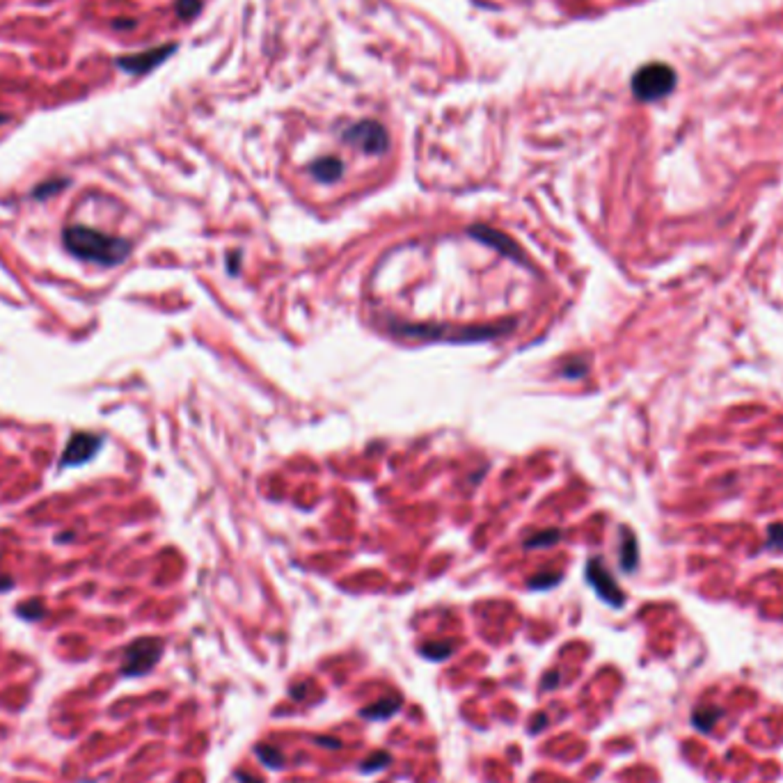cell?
<instances>
[{"mask_svg":"<svg viewBox=\"0 0 783 783\" xmlns=\"http://www.w3.org/2000/svg\"><path fill=\"white\" fill-rule=\"evenodd\" d=\"M559 536H561V534L556 532V529H547V532H543V534L532 536L525 545H527V547H547V545H554L556 541H559Z\"/></svg>","mask_w":783,"mask_h":783,"instance_id":"cell-17","label":"cell"},{"mask_svg":"<svg viewBox=\"0 0 783 783\" xmlns=\"http://www.w3.org/2000/svg\"><path fill=\"white\" fill-rule=\"evenodd\" d=\"M135 21L133 19H117V21H112V28H135Z\"/></svg>","mask_w":783,"mask_h":783,"instance_id":"cell-23","label":"cell"},{"mask_svg":"<svg viewBox=\"0 0 783 783\" xmlns=\"http://www.w3.org/2000/svg\"><path fill=\"white\" fill-rule=\"evenodd\" d=\"M103 435L101 433H83L78 431L72 438L67 440L65 454L60 458V465L62 467H81L87 460H92L99 454L103 447Z\"/></svg>","mask_w":783,"mask_h":783,"instance_id":"cell-6","label":"cell"},{"mask_svg":"<svg viewBox=\"0 0 783 783\" xmlns=\"http://www.w3.org/2000/svg\"><path fill=\"white\" fill-rule=\"evenodd\" d=\"M344 140L348 145L358 147V149L364 152V154H376V156L385 154L387 145H389L387 130L382 128V124L371 121V119H362V121H358V124H353L344 133Z\"/></svg>","mask_w":783,"mask_h":783,"instance_id":"cell-4","label":"cell"},{"mask_svg":"<svg viewBox=\"0 0 783 783\" xmlns=\"http://www.w3.org/2000/svg\"><path fill=\"white\" fill-rule=\"evenodd\" d=\"M559 580H561V575H554V573H552L550 577H536V580H532V582H529V587H532V589H550Z\"/></svg>","mask_w":783,"mask_h":783,"instance_id":"cell-21","label":"cell"},{"mask_svg":"<svg viewBox=\"0 0 783 783\" xmlns=\"http://www.w3.org/2000/svg\"><path fill=\"white\" fill-rule=\"evenodd\" d=\"M639 563V550H637V541L634 536L623 529V543H621V566L625 573H632Z\"/></svg>","mask_w":783,"mask_h":783,"instance_id":"cell-11","label":"cell"},{"mask_svg":"<svg viewBox=\"0 0 783 783\" xmlns=\"http://www.w3.org/2000/svg\"><path fill=\"white\" fill-rule=\"evenodd\" d=\"M62 243L69 255L97 266H117L133 250L128 239L103 234L85 225H67L62 229Z\"/></svg>","mask_w":783,"mask_h":783,"instance_id":"cell-1","label":"cell"},{"mask_svg":"<svg viewBox=\"0 0 783 783\" xmlns=\"http://www.w3.org/2000/svg\"><path fill=\"white\" fill-rule=\"evenodd\" d=\"M163 655V641L159 637H140L130 641L124 650V664H121V676L138 678L149 674L159 664Z\"/></svg>","mask_w":783,"mask_h":783,"instance_id":"cell-3","label":"cell"},{"mask_svg":"<svg viewBox=\"0 0 783 783\" xmlns=\"http://www.w3.org/2000/svg\"><path fill=\"white\" fill-rule=\"evenodd\" d=\"M401 706H403V699H401V696H387V699L376 701V703H373V706L362 708L360 715H362L364 719L385 721V719H389V717H394L396 712L401 710Z\"/></svg>","mask_w":783,"mask_h":783,"instance_id":"cell-10","label":"cell"},{"mask_svg":"<svg viewBox=\"0 0 783 783\" xmlns=\"http://www.w3.org/2000/svg\"><path fill=\"white\" fill-rule=\"evenodd\" d=\"M16 614L21 616L23 621H41L46 616V607H44L41 600H28L16 607Z\"/></svg>","mask_w":783,"mask_h":783,"instance_id":"cell-14","label":"cell"},{"mask_svg":"<svg viewBox=\"0 0 783 783\" xmlns=\"http://www.w3.org/2000/svg\"><path fill=\"white\" fill-rule=\"evenodd\" d=\"M469 234H472L474 239L483 241L486 246H493L495 250L504 252V255H507V257H516V259L520 257V250L516 248V243L509 241L507 236H504V234L495 232V229H490V227H481V225H476V227L469 229Z\"/></svg>","mask_w":783,"mask_h":783,"instance_id":"cell-8","label":"cell"},{"mask_svg":"<svg viewBox=\"0 0 783 783\" xmlns=\"http://www.w3.org/2000/svg\"><path fill=\"white\" fill-rule=\"evenodd\" d=\"M454 643H447V641H435V643H426L422 646V655L433 660V662H442V660H447L451 652H454Z\"/></svg>","mask_w":783,"mask_h":783,"instance_id":"cell-13","label":"cell"},{"mask_svg":"<svg viewBox=\"0 0 783 783\" xmlns=\"http://www.w3.org/2000/svg\"><path fill=\"white\" fill-rule=\"evenodd\" d=\"M10 121V115H0V124H7Z\"/></svg>","mask_w":783,"mask_h":783,"instance_id":"cell-27","label":"cell"},{"mask_svg":"<svg viewBox=\"0 0 783 783\" xmlns=\"http://www.w3.org/2000/svg\"><path fill=\"white\" fill-rule=\"evenodd\" d=\"M676 87V72L664 62H652L641 67L632 76V92L641 101H657L671 94Z\"/></svg>","mask_w":783,"mask_h":783,"instance_id":"cell-2","label":"cell"},{"mask_svg":"<svg viewBox=\"0 0 783 783\" xmlns=\"http://www.w3.org/2000/svg\"><path fill=\"white\" fill-rule=\"evenodd\" d=\"M309 174L321 184H335V181L342 179L344 174V163L337 159V156H323L309 165Z\"/></svg>","mask_w":783,"mask_h":783,"instance_id":"cell-9","label":"cell"},{"mask_svg":"<svg viewBox=\"0 0 783 783\" xmlns=\"http://www.w3.org/2000/svg\"><path fill=\"white\" fill-rule=\"evenodd\" d=\"M257 758L264 763L266 768H271V770H280L282 763H284L282 754L271 749V747H257Z\"/></svg>","mask_w":783,"mask_h":783,"instance_id":"cell-16","label":"cell"},{"mask_svg":"<svg viewBox=\"0 0 783 783\" xmlns=\"http://www.w3.org/2000/svg\"><path fill=\"white\" fill-rule=\"evenodd\" d=\"M554 683H559V674H550V678H547V681L543 683V687L547 690V687H552Z\"/></svg>","mask_w":783,"mask_h":783,"instance_id":"cell-26","label":"cell"},{"mask_svg":"<svg viewBox=\"0 0 783 783\" xmlns=\"http://www.w3.org/2000/svg\"><path fill=\"white\" fill-rule=\"evenodd\" d=\"M174 12L181 21H193L195 16L202 12V0H177Z\"/></svg>","mask_w":783,"mask_h":783,"instance_id":"cell-15","label":"cell"},{"mask_svg":"<svg viewBox=\"0 0 783 783\" xmlns=\"http://www.w3.org/2000/svg\"><path fill=\"white\" fill-rule=\"evenodd\" d=\"M719 717H721V710H701L699 715L694 717V724L699 730H708Z\"/></svg>","mask_w":783,"mask_h":783,"instance_id":"cell-18","label":"cell"},{"mask_svg":"<svg viewBox=\"0 0 783 783\" xmlns=\"http://www.w3.org/2000/svg\"><path fill=\"white\" fill-rule=\"evenodd\" d=\"M177 48H179L177 44H163V46L147 48V51H140V53L119 55V58H115V65L121 69V72H126V74L142 76V74L154 72L156 67L163 65L168 58H172V53Z\"/></svg>","mask_w":783,"mask_h":783,"instance_id":"cell-5","label":"cell"},{"mask_svg":"<svg viewBox=\"0 0 783 783\" xmlns=\"http://www.w3.org/2000/svg\"><path fill=\"white\" fill-rule=\"evenodd\" d=\"M587 580H589V584L596 589V594L603 598L607 605L623 607V603H625L623 591L614 582V577L609 575V570L605 568L600 559H591L587 563Z\"/></svg>","mask_w":783,"mask_h":783,"instance_id":"cell-7","label":"cell"},{"mask_svg":"<svg viewBox=\"0 0 783 783\" xmlns=\"http://www.w3.org/2000/svg\"><path fill=\"white\" fill-rule=\"evenodd\" d=\"M584 373H587V364H584V362L570 364L568 369H563V376H568V378H577V376H584Z\"/></svg>","mask_w":783,"mask_h":783,"instance_id":"cell-22","label":"cell"},{"mask_svg":"<svg viewBox=\"0 0 783 783\" xmlns=\"http://www.w3.org/2000/svg\"><path fill=\"white\" fill-rule=\"evenodd\" d=\"M387 763H389V754H376V756H371V758H367V761L362 763V772L369 774V772L382 770Z\"/></svg>","mask_w":783,"mask_h":783,"instance_id":"cell-19","label":"cell"},{"mask_svg":"<svg viewBox=\"0 0 783 783\" xmlns=\"http://www.w3.org/2000/svg\"><path fill=\"white\" fill-rule=\"evenodd\" d=\"M768 543L765 547H770V550H783V525H772L768 529Z\"/></svg>","mask_w":783,"mask_h":783,"instance_id":"cell-20","label":"cell"},{"mask_svg":"<svg viewBox=\"0 0 783 783\" xmlns=\"http://www.w3.org/2000/svg\"><path fill=\"white\" fill-rule=\"evenodd\" d=\"M72 184V181H69L67 177H55V179H46V181H41L39 186H34L32 188V197L34 199H39V202H44V199H48V197H53V195H58V193H62V190Z\"/></svg>","mask_w":783,"mask_h":783,"instance_id":"cell-12","label":"cell"},{"mask_svg":"<svg viewBox=\"0 0 783 783\" xmlns=\"http://www.w3.org/2000/svg\"><path fill=\"white\" fill-rule=\"evenodd\" d=\"M14 587V580L10 575H0V594H5V591H10Z\"/></svg>","mask_w":783,"mask_h":783,"instance_id":"cell-24","label":"cell"},{"mask_svg":"<svg viewBox=\"0 0 783 783\" xmlns=\"http://www.w3.org/2000/svg\"><path fill=\"white\" fill-rule=\"evenodd\" d=\"M236 779H239L241 783H261L259 779H255V777H250V774H246V777H243V774H236Z\"/></svg>","mask_w":783,"mask_h":783,"instance_id":"cell-25","label":"cell"}]
</instances>
